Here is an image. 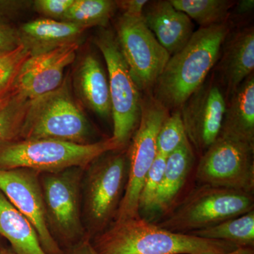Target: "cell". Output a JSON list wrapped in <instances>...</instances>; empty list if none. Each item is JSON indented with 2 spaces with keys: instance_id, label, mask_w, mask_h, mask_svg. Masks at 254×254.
<instances>
[{
  "instance_id": "e0dca14e",
  "label": "cell",
  "mask_w": 254,
  "mask_h": 254,
  "mask_svg": "<svg viewBox=\"0 0 254 254\" xmlns=\"http://www.w3.org/2000/svg\"><path fill=\"white\" fill-rule=\"evenodd\" d=\"M73 86L86 108L103 118L111 116L108 78L101 63L91 53L82 57L73 71Z\"/></svg>"
},
{
  "instance_id": "ba28073f",
  "label": "cell",
  "mask_w": 254,
  "mask_h": 254,
  "mask_svg": "<svg viewBox=\"0 0 254 254\" xmlns=\"http://www.w3.org/2000/svg\"><path fill=\"white\" fill-rule=\"evenodd\" d=\"M85 170L73 167L41 175L47 225L52 236L66 251L87 237L82 219Z\"/></svg>"
},
{
  "instance_id": "5b68a950",
  "label": "cell",
  "mask_w": 254,
  "mask_h": 254,
  "mask_svg": "<svg viewBox=\"0 0 254 254\" xmlns=\"http://www.w3.org/2000/svg\"><path fill=\"white\" fill-rule=\"evenodd\" d=\"M118 150L120 149L111 137L88 144L56 140L15 139L0 143V170L26 168L46 173L73 167L86 169L100 155Z\"/></svg>"
},
{
  "instance_id": "7402d4cb",
  "label": "cell",
  "mask_w": 254,
  "mask_h": 254,
  "mask_svg": "<svg viewBox=\"0 0 254 254\" xmlns=\"http://www.w3.org/2000/svg\"><path fill=\"white\" fill-rule=\"evenodd\" d=\"M188 235L225 241L233 244L237 248H254V210Z\"/></svg>"
},
{
  "instance_id": "9a60e30c",
  "label": "cell",
  "mask_w": 254,
  "mask_h": 254,
  "mask_svg": "<svg viewBox=\"0 0 254 254\" xmlns=\"http://www.w3.org/2000/svg\"><path fill=\"white\" fill-rule=\"evenodd\" d=\"M217 81L226 99L254 70V29L249 26L231 32L224 41L215 66Z\"/></svg>"
},
{
  "instance_id": "7c38bea8",
  "label": "cell",
  "mask_w": 254,
  "mask_h": 254,
  "mask_svg": "<svg viewBox=\"0 0 254 254\" xmlns=\"http://www.w3.org/2000/svg\"><path fill=\"white\" fill-rule=\"evenodd\" d=\"M226 103L225 92L213 75L180 108L187 139L200 156L220 134Z\"/></svg>"
},
{
  "instance_id": "484cf974",
  "label": "cell",
  "mask_w": 254,
  "mask_h": 254,
  "mask_svg": "<svg viewBox=\"0 0 254 254\" xmlns=\"http://www.w3.org/2000/svg\"><path fill=\"white\" fill-rule=\"evenodd\" d=\"M187 139L180 109L173 110L163 122L157 136V151L167 158Z\"/></svg>"
},
{
  "instance_id": "3957f363",
  "label": "cell",
  "mask_w": 254,
  "mask_h": 254,
  "mask_svg": "<svg viewBox=\"0 0 254 254\" xmlns=\"http://www.w3.org/2000/svg\"><path fill=\"white\" fill-rule=\"evenodd\" d=\"M128 173L127 149L107 152L85 170L82 219L91 240L115 221L126 190Z\"/></svg>"
},
{
  "instance_id": "cb8c5ba5",
  "label": "cell",
  "mask_w": 254,
  "mask_h": 254,
  "mask_svg": "<svg viewBox=\"0 0 254 254\" xmlns=\"http://www.w3.org/2000/svg\"><path fill=\"white\" fill-rule=\"evenodd\" d=\"M174 7L186 14L200 27L213 26L230 20V11L235 1L230 0H170Z\"/></svg>"
},
{
  "instance_id": "4fadbf2b",
  "label": "cell",
  "mask_w": 254,
  "mask_h": 254,
  "mask_svg": "<svg viewBox=\"0 0 254 254\" xmlns=\"http://www.w3.org/2000/svg\"><path fill=\"white\" fill-rule=\"evenodd\" d=\"M41 175L26 168L0 170V190L31 222L47 254H66L47 225Z\"/></svg>"
},
{
  "instance_id": "52a82bcc",
  "label": "cell",
  "mask_w": 254,
  "mask_h": 254,
  "mask_svg": "<svg viewBox=\"0 0 254 254\" xmlns=\"http://www.w3.org/2000/svg\"><path fill=\"white\" fill-rule=\"evenodd\" d=\"M94 42L108 69L113 121L111 138L120 150H125L139 124L143 98L131 77L115 33L101 28Z\"/></svg>"
},
{
  "instance_id": "d6986e66",
  "label": "cell",
  "mask_w": 254,
  "mask_h": 254,
  "mask_svg": "<svg viewBox=\"0 0 254 254\" xmlns=\"http://www.w3.org/2000/svg\"><path fill=\"white\" fill-rule=\"evenodd\" d=\"M195 161V151L188 139L167 157L153 215L162 214L165 216L179 203L180 194L191 173Z\"/></svg>"
},
{
  "instance_id": "6da1fadb",
  "label": "cell",
  "mask_w": 254,
  "mask_h": 254,
  "mask_svg": "<svg viewBox=\"0 0 254 254\" xmlns=\"http://www.w3.org/2000/svg\"><path fill=\"white\" fill-rule=\"evenodd\" d=\"M231 28L229 20L194 31L186 46L170 56L155 82L152 96L168 110L180 109L215 67Z\"/></svg>"
},
{
  "instance_id": "44dd1931",
  "label": "cell",
  "mask_w": 254,
  "mask_h": 254,
  "mask_svg": "<svg viewBox=\"0 0 254 254\" xmlns=\"http://www.w3.org/2000/svg\"><path fill=\"white\" fill-rule=\"evenodd\" d=\"M0 237L16 254H47L31 222L0 190Z\"/></svg>"
},
{
  "instance_id": "7a4b0ae2",
  "label": "cell",
  "mask_w": 254,
  "mask_h": 254,
  "mask_svg": "<svg viewBox=\"0 0 254 254\" xmlns=\"http://www.w3.org/2000/svg\"><path fill=\"white\" fill-rule=\"evenodd\" d=\"M91 242L99 254H220L237 249L225 241L168 231L141 217L114 221Z\"/></svg>"
},
{
  "instance_id": "e575fe53",
  "label": "cell",
  "mask_w": 254,
  "mask_h": 254,
  "mask_svg": "<svg viewBox=\"0 0 254 254\" xmlns=\"http://www.w3.org/2000/svg\"><path fill=\"white\" fill-rule=\"evenodd\" d=\"M235 11L237 15H246L250 14L254 10V0H241L235 2Z\"/></svg>"
},
{
  "instance_id": "9c48e42d",
  "label": "cell",
  "mask_w": 254,
  "mask_h": 254,
  "mask_svg": "<svg viewBox=\"0 0 254 254\" xmlns=\"http://www.w3.org/2000/svg\"><path fill=\"white\" fill-rule=\"evenodd\" d=\"M170 111L152 95L143 97L139 124L127 149L128 180L115 221L140 217L138 198L145 177L156 158L157 136Z\"/></svg>"
},
{
  "instance_id": "8992f818",
  "label": "cell",
  "mask_w": 254,
  "mask_h": 254,
  "mask_svg": "<svg viewBox=\"0 0 254 254\" xmlns=\"http://www.w3.org/2000/svg\"><path fill=\"white\" fill-rule=\"evenodd\" d=\"M254 210V193L200 185L157 222L176 233L189 234Z\"/></svg>"
},
{
  "instance_id": "d590c367",
  "label": "cell",
  "mask_w": 254,
  "mask_h": 254,
  "mask_svg": "<svg viewBox=\"0 0 254 254\" xmlns=\"http://www.w3.org/2000/svg\"><path fill=\"white\" fill-rule=\"evenodd\" d=\"M220 254H254V248H237L232 252Z\"/></svg>"
},
{
  "instance_id": "836d02e7",
  "label": "cell",
  "mask_w": 254,
  "mask_h": 254,
  "mask_svg": "<svg viewBox=\"0 0 254 254\" xmlns=\"http://www.w3.org/2000/svg\"><path fill=\"white\" fill-rule=\"evenodd\" d=\"M16 93L17 91L15 88L14 84L6 89L0 91V112L4 109Z\"/></svg>"
},
{
  "instance_id": "2e32d148",
  "label": "cell",
  "mask_w": 254,
  "mask_h": 254,
  "mask_svg": "<svg viewBox=\"0 0 254 254\" xmlns=\"http://www.w3.org/2000/svg\"><path fill=\"white\" fill-rule=\"evenodd\" d=\"M142 18L170 56L186 46L194 33L191 19L175 9L170 0L148 1Z\"/></svg>"
},
{
  "instance_id": "4dcf8cb0",
  "label": "cell",
  "mask_w": 254,
  "mask_h": 254,
  "mask_svg": "<svg viewBox=\"0 0 254 254\" xmlns=\"http://www.w3.org/2000/svg\"><path fill=\"white\" fill-rule=\"evenodd\" d=\"M31 1H12V0H0V18L13 17L21 11L32 6Z\"/></svg>"
},
{
  "instance_id": "5bb4252c",
  "label": "cell",
  "mask_w": 254,
  "mask_h": 254,
  "mask_svg": "<svg viewBox=\"0 0 254 254\" xmlns=\"http://www.w3.org/2000/svg\"><path fill=\"white\" fill-rule=\"evenodd\" d=\"M80 43L30 56L20 69L14 86L20 94L34 99L59 88L64 70L74 62Z\"/></svg>"
},
{
  "instance_id": "603a6c76",
  "label": "cell",
  "mask_w": 254,
  "mask_h": 254,
  "mask_svg": "<svg viewBox=\"0 0 254 254\" xmlns=\"http://www.w3.org/2000/svg\"><path fill=\"white\" fill-rule=\"evenodd\" d=\"M118 9L113 0H74L62 21L88 28H104Z\"/></svg>"
},
{
  "instance_id": "83f0119b",
  "label": "cell",
  "mask_w": 254,
  "mask_h": 254,
  "mask_svg": "<svg viewBox=\"0 0 254 254\" xmlns=\"http://www.w3.org/2000/svg\"><path fill=\"white\" fill-rule=\"evenodd\" d=\"M30 56L22 45L12 51L0 54V91L14 84L20 69Z\"/></svg>"
},
{
  "instance_id": "1f68e13d",
  "label": "cell",
  "mask_w": 254,
  "mask_h": 254,
  "mask_svg": "<svg viewBox=\"0 0 254 254\" xmlns=\"http://www.w3.org/2000/svg\"><path fill=\"white\" fill-rule=\"evenodd\" d=\"M147 0H121L116 1L118 9L123 11V14L131 17H142Z\"/></svg>"
},
{
  "instance_id": "f546056e",
  "label": "cell",
  "mask_w": 254,
  "mask_h": 254,
  "mask_svg": "<svg viewBox=\"0 0 254 254\" xmlns=\"http://www.w3.org/2000/svg\"><path fill=\"white\" fill-rule=\"evenodd\" d=\"M21 46L18 30L0 18V54L12 51Z\"/></svg>"
},
{
  "instance_id": "8d00e7d4",
  "label": "cell",
  "mask_w": 254,
  "mask_h": 254,
  "mask_svg": "<svg viewBox=\"0 0 254 254\" xmlns=\"http://www.w3.org/2000/svg\"><path fill=\"white\" fill-rule=\"evenodd\" d=\"M0 254H16L8 244L0 245Z\"/></svg>"
},
{
  "instance_id": "74e56055",
  "label": "cell",
  "mask_w": 254,
  "mask_h": 254,
  "mask_svg": "<svg viewBox=\"0 0 254 254\" xmlns=\"http://www.w3.org/2000/svg\"><path fill=\"white\" fill-rule=\"evenodd\" d=\"M4 243H5V240L2 237H0V245H2Z\"/></svg>"
},
{
  "instance_id": "4316f807",
  "label": "cell",
  "mask_w": 254,
  "mask_h": 254,
  "mask_svg": "<svg viewBox=\"0 0 254 254\" xmlns=\"http://www.w3.org/2000/svg\"><path fill=\"white\" fill-rule=\"evenodd\" d=\"M166 158L163 155L158 153L154 163L145 177L138 198V212L140 217L143 214L147 216L153 215L155 199L165 171Z\"/></svg>"
},
{
  "instance_id": "277c9868",
  "label": "cell",
  "mask_w": 254,
  "mask_h": 254,
  "mask_svg": "<svg viewBox=\"0 0 254 254\" xmlns=\"http://www.w3.org/2000/svg\"><path fill=\"white\" fill-rule=\"evenodd\" d=\"M92 128L73 98L69 78L55 91L30 100L18 139L88 144Z\"/></svg>"
},
{
  "instance_id": "d6a6232c",
  "label": "cell",
  "mask_w": 254,
  "mask_h": 254,
  "mask_svg": "<svg viewBox=\"0 0 254 254\" xmlns=\"http://www.w3.org/2000/svg\"><path fill=\"white\" fill-rule=\"evenodd\" d=\"M66 254H99L91 245V239L86 237L71 248L66 251Z\"/></svg>"
},
{
  "instance_id": "f1b7e54d",
  "label": "cell",
  "mask_w": 254,
  "mask_h": 254,
  "mask_svg": "<svg viewBox=\"0 0 254 254\" xmlns=\"http://www.w3.org/2000/svg\"><path fill=\"white\" fill-rule=\"evenodd\" d=\"M74 0H36L32 3L35 11L46 18L62 21Z\"/></svg>"
},
{
  "instance_id": "ac0fdd59",
  "label": "cell",
  "mask_w": 254,
  "mask_h": 254,
  "mask_svg": "<svg viewBox=\"0 0 254 254\" xmlns=\"http://www.w3.org/2000/svg\"><path fill=\"white\" fill-rule=\"evenodd\" d=\"M86 31L73 23L46 18L23 23L18 29L21 45L31 56L80 43Z\"/></svg>"
},
{
  "instance_id": "d4e9b609",
  "label": "cell",
  "mask_w": 254,
  "mask_h": 254,
  "mask_svg": "<svg viewBox=\"0 0 254 254\" xmlns=\"http://www.w3.org/2000/svg\"><path fill=\"white\" fill-rule=\"evenodd\" d=\"M29 101L17 93L0 112V143L18 139Z\"/></svg>"
},
{
  "instance_id": "30bf717a",
  "label": "cell",
  "mask_w": 254,
  "mask_h": 254,
  "mask_svg": "<svg viewBox=\"0 0 254 254\" xmlns=\"http://www.w3.org/2000/svg\"><path fill=\"white\" fill-rule=\"evenodd\" d=\"M254 144L219 134L200 155L195 178L200 185L254 193Z\"/></svg>"
},
{
  "instance_id": "8fae6325",
  "label": "cell",
  "mask_w": 254,
  "mask_h": 254,
  "mask_svg": "<svg viewBox=\"0 0 254 254\" xmlns=\"http://www.w3.org/2000/svg\"><path fill=\"white\" fill-rule=\"evenodd\" d=\"M115 30L133 81L141 93L150 94L170 55L157 41L142 17L122 14Z\"/></svg>"
},
{
  "instance_id": "ffe728a7",
  "label": "cell",
  "mask_w": 254,
  "mask_h": 254,
  "mask_svg": "<svg viewBox=\"0 0 254 254\" xmlns=\"http://www.w3.org/2000/svg\"><path fill=\"white\" fill-rule=\"evenodd\" d=\"M220 133L254 144V73L227 98Z\"/></svg>"
}]
</instances>
